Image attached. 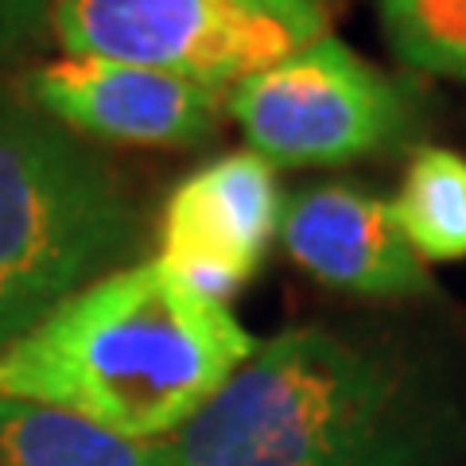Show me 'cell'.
Instances as JSON below:
<instances>
[{
  "label": "cell",
  "mask_w": 466,
  "mask_h": 466,
  "mask_svg": "<svg viewBox=\"0 0 466 466\" xmlns=\"http://www.w3.org/2000/svg\"><path fill=\"white\" fill-rule=\"evenodd\" d=\"M257 339L191 296L159 260L70 291L0 350V397L86 420L128 443L175 440L238 373Z\"/></svg>",
  "instance_id": "obj_1"
},
{
  "label": "cell",
  "mask_w": 466,
  "mask_h": 466,
  "mask_svg": "<svg viewBox=\"0 0 466 466\" xmlns=\"http://www.w3.org/2000/svg\"><path fill=\"white\" fill-rule=\"evenodd\" d=\"M455 431L447 392L392 346L291 327L175 435V466H424Z\"/></svg>",
  "instance_id": "obj_2"
},
{
  "label": "cell",
  "mask_w": 466,
  "mask_h": 466,
  "mask_svg": "<svg viewBox=\"0 0 466 466\" xmlns=\"http://www.w3.org/2000/svg\"><path fill=\"white\" fill-rule=\"evenodd\" d=\"M140 218L90 144L0 82V350L125 265Z\"/></svg>",
  "instance_id": "obj_3"
},
{
  "label": "cell",
  "mask_w": 466,
  "mask_h": 466,
  "mask_svg": "<svg viewBox=\"0 0 466 466\" xmlns=\"http://www.w3.org/2000/svg\"><path fill=\"white\" fill-rule=\"evenodd\" d=\"M334 12L339 0H58L51 35L63 55L226 90L330 35Z\"/></svg>",
  "instance_id": "obj_4"
},
{
  "label": "cell",
  "mask_w": 466,
  "mask_h": 466,
  "mask_svg": "<svg viewBox=\"0 0 466 466\" xmlns=\"http://www.w3.org/2000/svg\"><path fill=\"white\" fill-rule=\"evenodd\" d=\"M226 113L272 167H334L389 152L420 116L412 90L334 35L229 86Z\"/></svg>",
  "instance_id": "obj_5"
},
{
  "label": "cell",
  "mask_w": 466,
  "mask_h": 466,
  "mask_svg": "<svg viewBox=\"0 0 466 466\" xmlns=\"http://www.w3.org/2000/svg\"><path fill=\"white\" fill-rule=\"evenodd\" d=\"M276 167L257 152H229L175 187L159 218V265L191 296L229 308L280 233Z\"/></svg>",
  "instance_id": "obj_6"
},
{
  "label": "cell",
  "mask_w": 466,
  "mask_h": 466,
  "mask_svg": "<svg viewBox=\"0 0 466 466\" xmlns=\"http://www.w3.org/2000/svg\"><path fill=\"white\" fill-rule=\"evenodd\" d=\"M226 94L222 86L94 55H58L24 82V97L78 140L133 148H198L222 125Z\"/></svg>",
  "instance_id": "obj_7"
},
{
  "label": "cell",
  "mask_w": 466,
  "mask_h": 466,
  "mask_svg": "<svg viewBox=\"0 0 466 466\" xmlns=\"http://www.w3.org/2000/svg\"><path fill=\"white\" fill-rule=\"evenodd\" d=\"M280 241L319 284L350 296H420L431 291L428 265L408 245L392 202L350 183H319L284 207Z\"/></svg>",
  "instance_id": "obj_8"
},
{
  "label": "cell",
  "mask_w": 466,
  "mask_h": 466,
  "mask_svg": "<svg viewBox=\"0 0 466 466\" xmlns=\"http://www.w3.org/2000/svg\"><path fill=\"white\" fill-rule=\"evenodd\" d=\"M0 466H175V440L128 443L55 408L0 397Z\"/></svg>",
  "instance_id": "obj_9"
},
{
  "label": "cell",
  "mask_w": 466,
  "mask_h": 466,
  "mask_svg": "<svg viewBox=\"0 0 466 466\" xmlns=\"http://www.w3.org/2000/svg\"><path fill=\"white\" fill-rule=\"evenodd\" d=\"M392 214L420 260L466 257V156L424 144L408 159Z\"/></svg>",
  "instance_id": "obj_10"
},
{
  "label": "cell",
  "mask_w": 466,
  "mask_h": 466,
  "mask_svg": "<svg viewBox=\"0 0 466 466\" xmlns=\"http://www.w3.org/2000/svg\"><path fill=\"white\" fill-rule=\"evenodd\" d=\"M377 12L400 63L466 82V0H377Z\"/></svg>",
  "instance_id": "obj_11"
},
{
  "label": "cell",
  "mask_w": 466,
  "mask_h": 466,
  "mask_svg": "<svg viewBox=\"0 0 466 466\" xmlns=\"http://www.w3.org/2000/svg\"><path fill=\"white\" fill-rule=\"evenodd\" d=\"M55 5L58 0H0V58L47 35Z\"/></svg>",
  "instance_id": "obj_12"
}]
</instances>
